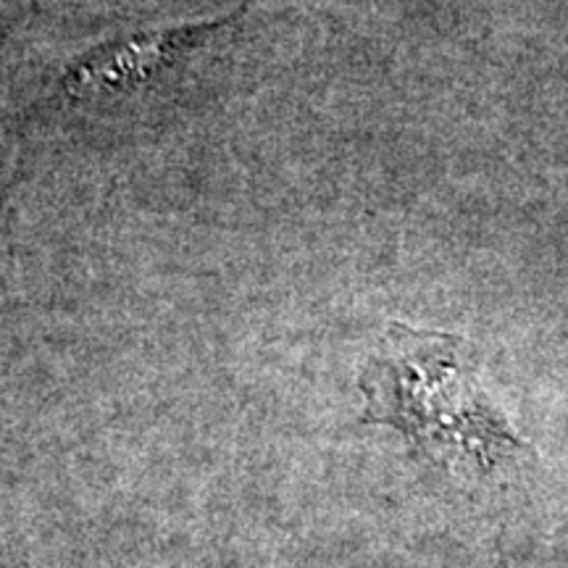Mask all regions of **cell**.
<instances>
[{"label": "cell", "instance_id": "7a4b0ae2", "mask_svg": "<svg viewBox=\"0 0 568 568\" xmlns=\"http://www.w3.org/2000/svg\"><path fill=\"white\" fill-rule=\"evenodd\" d=\"M234 19L237 17L213 21V24L134 34L130 40L92 48L90 53H84L80 61L63 71L59 82L61 95L69 101H84V98L134 88V84L159 74L163 67L174 63L182 53L195 51L216 32H224Z\"/></svg>", "mask_w": 568, "mask_h": 568}, {"label": "cell", "instance_id": "6da1fadb", "mask_svg": "<svg viewBox=\"0 0 568 568\" xmlns=\"http://www.w3.org/2000/svg\"><path fill=\"white\" fill-rule=\"evenodd\" d=\"M358 387L364 422L403 432L418 453L456 477H489L527 450L481 387L477 355L456 335L393 322Z\"/></svg>", "mask_w": 568, "mask_h": 568}]
</instances>
